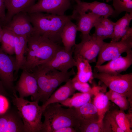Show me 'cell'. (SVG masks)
<instances>
[{"label": "cell", "instance_id": "1", "mask_svg": "<svg viewBox=\"0 0 132 132\" xmlns=\"http://www.w3.org/2000/svg\"><path fill=\"white\" fill-rule=\"evenodd\" d=\"M62 47L58 43L33 32L27 36L25 61L21 69L31 71L51 59Z\"/></svg>", "mask_w": 132, "mask_h": 132}, {"label": "cell", "instance_id": "2", "mask_svg": "<svg viewBox=\"0 0 132 132\" xmlns=\"http://www.w3.org/2000/svg\"><path fill=\"white\" fill-rule=\"evenodd\" d=\"M28 14L34 32L58 44L62 42L61 35L64 25L74 20L72 14L60 15L42 12Z\"/></svg>", "mask_w": 132, "mask_h": 132}, {"label": "cell", "instance_id": "3", "mask_svg": "<svg viewBox=\"0 0 132 132\" xmlns=\"http://www.w3.org/2000/svg\"><path fill=\"white\" fill-rule=\"evenodd\" d=\"M44 120L41 132H55L61 128L72 127L78 132L79 122L74 108L65 109L59 103L47 105L43 111Z\"/></svg>", "mask_w": 132, "mask_h": 132}, {"label": "cell", "instance_id": "4", "mask_svg": "<svg viewBox=\"0 0 132 132\" xmlns=\"http://www.w3.org/2000/svg\"><path fill=\"white\" fill-rule=\"evenodd\" d=\"M11 98L12 102L22 121L24 132H41L44 110L42 106L39 105V102L20 98L16 92L12 93Z\"/></svg>", "mask_w": 132, "mask_h": 132}, {"label": "cell", "instance_id": "5", "mask_svg": "<svg viewBox=\"0 0 132 132\" xmlns=\"http://www.w3.org/2000/svg\"><path fill=\"white\" fill-rule=\"evenodd\" d=\"M41 65L43 67L38 73L36 79L40 91L47 97L62 83L66 82L71 76L75 74L73 69L69 72H63Z\"/></svg>", "mask_w": 132, "mask_h": 132}, {"label": "cell", "instance_id": "6", "mask_svg": "<svg viewBox=\"0 0 132 132\" xmlns=\"http://www.w3.org/2000/svg\"><path fill=\"white\" fill-rule=\"evenodd\" d=\"M94 78L100 80L110 89L126 96L131 104L132 100V73L112 75L93 73Z\"/></svg>", "mask_w": 132, "mask_h": 132}, {"label": "cell", "instance_id": "7", "mask_svg": "<svg viewBox=\"0 0 132 132\" xmlns=\"http://www.w3.org/2000/svg\"><path fill=\"white\" fill-rule=\"evenodd\" d=\"M81 41L75 45L73 52L74 55L80 56L89 63H96L101 46L104 42L93 34L81 35Z\"/></svg>", "mask_w": 132, "mask_h": 132}, {"label": "cell", "instance_id": "8", "mask_svg": "<svg viewBox=\"0 0 132 132\" xmlns=\"http://www.w3.org/2000/svg\"><path fill=\"white\" fill-rule=\"evenodd\" d=\"M132 36L127 39L110 43L104 42L98 55L95 66L116 58L122 53L132 50Z\"/></svg>", "mask_w": 132, "mask_h": 132}, {"label": "cell", "instance_id": "9", "mask_svg": "<svg viewBox=\"0 0 132 132\" xmlns=\"http://www.w3.org/2000/svg\"><path fill=\"white\" fill-rule=\"evenodd\" d=\"M15 58L4 52L0 46V80L5 89L12 93L16 92L14 82Z\"/></svg>", "mask_w": 132, "mask_h": 132}, {"label": "cell", "instance_id": "10", "mask_svg": "<svg viewBox=\"0 0 132 132\" xmlns=\"http://www.w3.org/2000/svg\"><path fill=\"white\" fill-rule=\"evenodd\" d=\"M71 0H38L23 11L28 13L37 12L62 15L71 7Z\"/></svg>", "mask_w": 132, "mask_h": 132}, {"label": "cell", "instance_id": "11", "mask_svg": "<svg viewBox=\"0 0 132 132\" xmlns=\"http://www.w3.org/2000/svg\"><path fill=\"white\" fill-rule=\"evenodd\" d=\"M15 88L22 98L31 96L33 101L39 102V89L37 80L32 72L23 69Z\"/></svg>", "mask_w": 132, "mask_h": 132}, {"label": "cell", "instance_id": "12", "mask_svg": "<svg viewBox=\"0 0 132 132\" xmlns=\"http://www.w3.org/2000/svg\"><path fill=\"white\" fill-rule=\"evenodd\" d=\"M73 50L68 51L62 47L51 59L41 65L50 69L67 72L69 69L76 66V62L72 56Z\"/></svg>", "mask_w": 132, "mask_h": 132}, {"label": "cell", "instance_id": "13", "mask_svg": "<svg viewBox=\"0 0 132 132\" xmlns=\"http://www.w3.org/2000/svg\"><path fill=\"white\" fill-rule=\"evenodd\" d=\"M73 0L76 4L73 7L72 13L73 15L86 13L89 11L106 18L111 15L113 16L114 10L110 5L97 1L88 2L81 0Z\"/></svg>", "mask_w": 132, "mask_h": 132}, {"label": "cell", "instance_id": "14", "mask_svg": "<svg viewBox=\"0 0 132 132\" xmlns=\"http://www.w3.org/2000/svg\"><path fill=\"white\" fill-rule=\"evenodd\" d=\"M3 27L15 34L21 36H28L34 31L28 13L23 11L14 15Z\"/></svg>", "mask_w": 132, "mask_h": 132}, {"label": "cell", "instance_id": "15", "mask_svg": "<svg viewBox=\"0 0 132 132\" xmlns=\"http://www.w3.org/2000/svg\"><path fill=\"white\" fill-rule=\"evenodd\" d=\"M125 56H120L106 64L95 66L94 72L116 75L126 71L132 64V50Z\"/></svg>", "mask_w": 132, "mask_h": 132}, {"label": "cell", "instance_id": "16", "mask_svg": "<svg viewBox=\"0 0 132 132\" xmlns=\"http://www.w3.org/2000/svg\"><path fill=\"white\" fill-rule=\"evenodd\" d=\"M0 132H24L22 121L17 109H10L0 114Z\"/></svg>", "mask_w": 132, "mask_h": 132}, {"label": "cell", "instance_id": "17", "mask_svg": "<svg viewBox=\"0 0 132 132\" xmlns=\"http://www.w3.org/2000/svg\"><path fill=\"white\" fill-rule=\"evenodd\" d=\"M132 13L126 12L124 15L115 22L111 42L126 39L132 36V28L129 26Z\"/></svg>", "mask_w": 132, "mask_h": 132}, {"label": "cell", "instance_id": "18", "mask_svg": "<svg viewBox=\"0 0 132 132\" xmlns=\"http://www.w3.org/2000/svg\"><path fill=\"white\" fill-rule=\"evenodd\" d=\"M72 79H70L64 85L60 87L51 95L42 106L44 110L49 104L55 103H60L72 95L76 91Z\"/></svg>", "mask_w": 132, "mask_h": 132}, {"label": "cell", "instance_id": "19", "mask_svg": "<svg viewBox=\"0 0 132 132\" xmlns=\"http://www.w3.org/2000/svg\"><path fill=\"white\" fill-rule=\"evenodd\" d=\"M72 14L74 20L77 21V31L80 32L82 34H89L98 19L101 16L91 12Z\"/></svg>", "mask_w": 132, "mask_h": 132}, {"label": "cell", "instance_id": "20", "mask_svg": "<svg viewBox=\"0 0 132 132\" xmlns=\"http://www.w3.org/2000/svg\"><path fill=\"white\" fill-rule=\"evenodd\" d=\"M14 36L15 69L14 76L15 79L19 70L22 68L24 63L25 55L27 46V36L18 35L15 34Z\"/></svg>", "mask_w": 132, "mask_h": 132}, {"label": "cell", "instance_id": "21", "mask_svg": "<svg viewBox=\"0 0 132 132\" xmlns=\"http://www.w3.org/2000/svg\"><path fill=\"white\" fill-rule=\"evenodd\" d=\"M101 87L95 86L92 88L94 96L92 103L96 107L99 116L98 122H102L106 113L110 109V102L107 97L99 91Z\"/></svg>", "mask_w": 132, "mask_h": 132}, {"label": "cell", "instance_id": "22", "mask_svg": "<svg viewBox=\"0 0 132 132\" xmlns=\"http://www.w3.org/2000/svg\"><path fill=\"white\" fill-rule=\"evenodd\" d=\"M74 108L79 125L82 122H98L99 118L97 110L92 103L88 102L80 107Z\"/></svg>", "mask_w": 132, "mask_h": 132}, {"label": "cell", "instance_id": "23", "mask_svg": "<svg viewBox=\"0 0 132 132\" xmlns=\"http://www.w3.org/2000/svg\"><path fill=\"white\" fill-rule=\"evenodd\" d=\"M77 26L71 21L67 22L64 25L61 34V42L64 48L68 51L71 50L76 44L77 32Z\"/></svg>", "mask_w": 132, "mask_h": 132}, {"label": "cell", "instance_id": "24", "mask_svg": "<svg viewBox=\"0 0 132 132\" xmlns=\"http://www.w3.org/2000/svg\"><path fill=\"white\" fill-rule=\"evenodd\" d=\"M115 23L108 18L100 16L94 24L95 31L93 34L103 40L108 38L111 39Z\"/></svg>", "mask_w": 132, "mask_h": 132}, {"label": "cell", "instance_id": "25", "mask_svg": "<svg viewBox=\"0 0 132 132\" xmlns=\"http://www.w3.org/2000/svg\"><path fill=\"white\" fill-rule=\"evenodd\" d=\"M77 69L76 76L78 80L82 83L91 82L94 78L93 72L90 63L81 56L74 55Z\"/></svg>", "mask_w": 132, "mask_h": 132}, {"label": "cell", "instance_id": "26", "mask_svg": "<svg viewBox=\"0 0 132 132\" xmlns=\"http://www.w3.org/2000/svg\"><path fill=\"white\" fill-rule=\"evenodd\" d=\"M36 0H6V23L16 14L34 4Z\"/></svg>", "mask_w": 132, "mask_h": 132}, {"label": "cell", "instance_id": "27", "mask_svg": "<svg viewBox=\"0 0 132 132\" xmlns=\"http://www.w3.org/2000/svg\"><path fill=\"white\" fill-rule=\"evenodd\" d=\"M109 111L115 119L119 127L124 132H132V114L125 113L120 110L114 109Z\"/></svg>", "mask_w": 132, "mask_h": 132}, {"label": "cell", "instance_id": "28", "mask_svg": "<svg viewBox=\"0 0 132 132\" xmlns=\"http://www.w3.org/2000/svg\"><path fill=\"white\" fill-rule=\"evenodd\" d=\"M93 95L92 92L74 93L72 97H69L59 103L62 105L69 108H78L89 102Z\"/></svg>", "mask_w": 132, "mask_h": 132}, {"label": "cell", "instance_id": "29", "mask_svg": "<svg viewBox=\"0 0 132 132\" xmlns=\"http://www.w3.org/2000/svg\"><path fill=\"white\" fill-rule=\"evenodd\" d=\"M1 47L8 54L12 55L14 54V34L6 28L3 27Z\"/></svg>", "mask_w": 132, "mask_h": 132}, {"label": "cell", "instance_id": "30", "mask_svg": "<svg viewBox=\"0 0 132 132\" xmlns=\"http://www.w3.org/2000/svg\"><path fill=\"white\" fill-rule=\"evenodd\" d=\"M105 94L109 100L116 104L120 110L124 111L131 109L132 104L124 95L110 89Z\"/></svg>", "mask_w": 132, "mask_h": 132}, {"label": "cell", "instance_id": "31", "mask_svg": "<svg viewBox=\"0 0 132 132\" xmlns=\"http://www.w3.org/2000/svg\"><path fill=\"white\" fill-rule=\"evenodd\" d=\"M78 131V132H109L103 121L101 122L81 123L79 125Z\"/></svg>", "mask_w": 132, "mask_h": 132}, {"label": "cell", "instance_id": "32", "mask_svg": "<svg viewBox=\"0 0 132 132\" xmlns=\"http://www.w3.org/2000/svg\"><path fill=\"white\" fill-rule=\"evenodd\" d=\"M112 0L114 8L113 16H117L123 11L132 13V0Z\"/></svg>", "mask_w": 132, "mask_h": 132}, {"label": "cell", "instance_id": "33", "mask_svg": "<svg viewBox=\"0 0 132 132\" xmlns=\"http://www.w3.org/2000/svg\"><path fill=\"white\" fill-rule=\"evenodd\" d=\"M110 132H124L118 126L109 110L106 113L103 120Z\"/></svg>", "mask_w": 132, "mask_h": 132}, {"label": "cell", "instance_id": "34", "mask_svg": "<svg viewBox=\"0 0 132 132\" xmlns=\"http://www.w3.org/2000/svg\"><path fill=\"white\" fill-rule=\"evenodd\" d=\"M72 80L73 86L76 90L83 93L91 92L92 88L87 83L80 82L77 79L76 76Z\"/></svg>", "mask_w": 132, "mask_h": 132}, {"label": "cell", "instance_id": "35", "mask_svg": "<svg viewBox=\"0 0 132 132\" xmlns=\"http://www.w3.org/2000/svg\"><path fill=\"white\" fill-rule=\"evenodd\" d=\"M10 109V102L6 96L0 94V114L5 113Z\"/></svg>", "mask_w": 132, "mask_h": 132}, {"label": "cell", "instance_id": "36", "mask_svg": "<svg viewBox=\"0 0 132 132\" xmlns=\"http://www.w3.org/2000/svg\"><path fill=\"white\" fill-rule=\"evenodd\" d=\"M6 0H0V24L3 26L6 23Z\"/></svg>", "mask_w": 132, "mask_h": 132}, {"label": "cell", "instance_id": "37", "mask_svg": "<svg viewBox=\"0 0 132 132\" xmlns=\"http://www.w3.org/2000/svg\"><path fill=\"white\" fill-rule=\"evenodd\" d=\"M55 132H77V131L75 128L67 126L61 128L56 130Z\"/></svg>", "mask_w": 132, "mask_h": 132}, {"label": "cell", "instance_id": "38", "mask_svg": "<svg viewBox=\"0 0 132 132\" xmlns=\"http://www.w3.org/2000/svg\"><path fill=\"white\" fill-rule=\"evenodd\" d=\"M0 94L6 96H8V94L6 91L5 88L3 86L1 81L0 80Z\"/></svg>", "mask_w": 132, "mask_h": 132}, {"label": "cell", "instance_id": "39", "mask_svg": "<svg viewBox=\"0 0 132 132\" xmlns=\"http://www.w3.org/2000/svg\"><path fill=\"white\" fill-rule=\"evenodd\" d=\"M3 33V28L1 25L0 24V42H1V41Z\"/></svg>", "mask_w": 132, "mask_h": 132}, {"label": "cell", "instance_id": "40", "mask_svg": "<svg viewBox=\"0 0 132 132\" xmlns=\"http://www.w3.org/2000/svg\"><path fill=\"white\" fill-rule=\"evenodd\" d=\"M107 2H108L109 1L111 0H106Z\"/></svg>", "mask_w": 132, "mask_h": 132}]
</instances>
